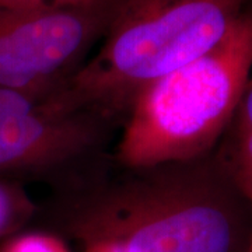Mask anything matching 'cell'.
<instances>
[{"label": "cell", "mask_w": 252, "mask_h": 252, "mask_svg": "<svg viewBox=\"0 0 252 252\" xmlns=\"http://www.w3.org/2000/svg\"><path fill=\"white\" fill-rule=\"evenodd\" d=\"M93 165L52 203L77 252H247L250 200L215 152L185 162Z\"/></svg>", "instance_id": "1"}, {"label": "cell", "mask_w": 252, "mask_h": 252, "mask_svg": "<svg viewBox=\"0 0 252 252\" xmlns=\"http://www.w3.org/2000/svg\"><path fill=\"white\" fill-rule=\"evenodd\" d=\"M247 0H124L98 48L42 104L51 114L94 112L124 122L154 81L216 46Z\"/></svg>", "instance_id": "2"}, {"label": "cell", "mask_w": 252, "mask_h": 252, "mask_svg": "<svg viewBox=\"0 0 252 252\" xmlns=\"http://www.w3.org/2000/svg\"><path fill=\"white\" fill-rule=\"evenodd\" d=\"M252 73V10L209 52L154 81L122 122L114 160L125 167L185 162L216 150Z\"/></svg>", "instance_id": "3"}, {"label": "cell", "mask_w": 252, "mask_h": 252, "mask_svg": "<svg viewBox=\"0 0 252 252\" xmlns=\"http://www.w3.org/2000/svg\"><path fill=\"white\" fill-rule=\"evenodd\" d=\"M122 1L30 10L0 6V86L45 101L90 58Z\"/></svg>", "instance_id": "4"}, {"label": "cell", "mask_w": 252, "mask_h": 252, "mask_svg": "<svg viewBox=\"0 0 252 252\" xmlns=\"http://www.w3.org/2000/svg\"><path fill=\"white\" fill-rule=\"evenodd\" d=\"M94 112L51 114L44 109L21 117L0 118V177L69 175L94 165L111 126Z\"/></svg>", "instance_id": "5"}, {"label": "cell", "mask_w": 252, "mask_h": 252, "mask_svg": "<svg viewBox=\"0 0 252 252\" xmlns=\"http://www.w3.org/2000/svg\"><path fill=\"white\" fill-rule=\"evenodd\" d=\"M216 153L245 195L252 184V73Z\"/></svg>", "instance_id": "6"}, {"label": "cell", "mask_w": 252, "mask_h": 252, "mask_svg": "<svg viewBox=\"0 0 252 252\" xmlns=\"http://www.w3.org/2000/svg\"><path fill=\"white\" fill-rule=\"evenodd\" d=\"M35 202L23 187L0 178V238L17 233L35 216Z\"/></svg>", "instance_id": "7"}, {"label": "cell", "mask_w": 252, "mask_h": 252, "mask_svg": "<svg viewBox=\"0 0 252 252\" xmlns=\"http://www.w3.org/2000/svg\"><path fill=\"white\" fill-rule=\"evenodd\" d=\"M44 101L27 91L0 86V118L21 117L42 109Z\"/></svg>", "instance_id": "8"}, {"label": "cell", "mask_w": 252, "mask_h": 252, "mask_svg": "<svg viewBox=\"0 0 252 252\" xmlns=\"http://www.w3.org/2000/svg\"><path fill=\"white\" fill-rule=\"evenodd\" d=\"M0 252H70V250L58 237L27 234L10 240Z\"/></svg>", "instance_id": "9"}, {"label": "cell", "mask_w": 252, "mask_h": 252, "mask_svg": "<svg viewBox=\"0 0 252 252\" xmlns=\"http://www.w3.org/2000/svg\"><path fill=\"white\" fill-rule=\"evenodd\" d=\"M91 0H0V6L9 9H56L84 4Z\"/></svg>", "instance_id": "10"}, {"label": "cell", "mask_w": 252, "mask_h": 252, "mask_svg": "<svg viewBox=\"0 0 252 252\" xmlns=\"http://www.w3.org/2000/svg\"><path fill=\"white\" fill-rule=\"evenodd\" d=\"M245 196H247V199L250 200V205H251V209H252V184H251V187L248 188V190L245 192Z\"/></svg>", "instance_id": "11"}, {"label": "cell", "mask_w": 252, "mask_h": 252, "mask_svg": "<svg viewBox=\"0 0 252 252\" xmlns=\"http://www.w3.org/2000/svg\"><path fill=\"white\" fill-rule=\"evenodd\" d=\"M247 252H252V240H251V244H250V247H248V250Z\"/></svg>", "instance_id": "12"}]
</instances>
